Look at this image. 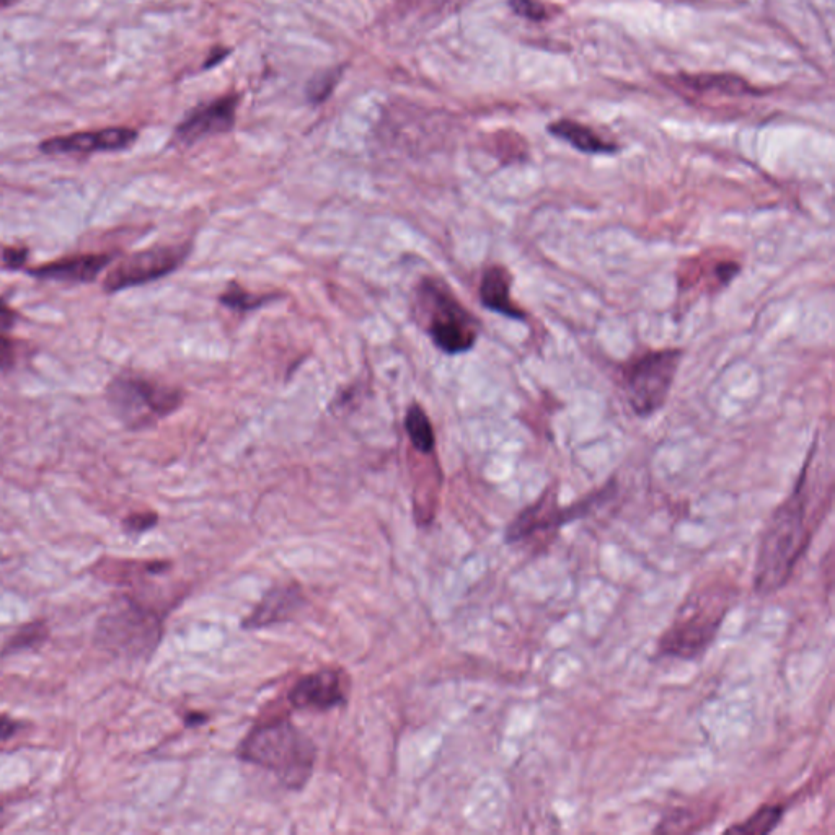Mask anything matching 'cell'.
I'll list each match as a JSON object with an SVG mask.
<instances>
[{"label":"cell","mask_w":835,"mask_h":835,"mask_svg":"<svg viewBox=\"0 0 835 835\" xmlns=\"http://www.w3.org/2000/svg\"><path fill=\"white\" fill-rule=\"evenodd\" d=\"M822 513L824 496L816 498L803 475L795 493L770 517L760 539L754 570L757 593H777L788 583L821 524Z\"/></svg>","instance_id":"6da1fadb"},{"label":"cell","mask_w":835,"mask_h":835,"mask_svg":"<svg viewBox=\"0 0 835 835\" xmlns=\"http://www.w3.org/2000/svg\"><path fill=\"white\" fill-rule=\"evenodd\" d=\"M240 759L270 770L289 788H302L314 770L317 749L291 721L258 726L243 739Z\"/></svg>","instance_id":"7a4b0ae2"},{"label":"cell","mask_w":835,"mask_h":835,"mask_svg":"<svg viewBox=\"0 0 835 835\" xmlns=\"http://www.w3.org/2000/svg\"><path fill=\"white\" fill-rule=\"evenodd\" d=\"M729 607L731 596L725 589L705 588L695 593L659 640V654L676 659L702 656L720 632Z\"/></svg>","instance_id":"3957f363"},{"label":"cell","mask_w":835,"mask_h":835,"mask_svg":"<svg viewBox=\"0 0 835 835\" xmlns=\"http://www.w3.org/2000/svg\"><path fill=\"white\" fill-rule=\"evenodd\" d=\"M416 299L425 317L426 333L436 348L451 356L472 350L478 340L477 319L446 284L436 278H423Z\"/></svg>","instance_id":"277c9868"},{"label":"cell","mask_w":835,"mask_h":835,"mask_svg":"<svg viewBox=\"0 0 835 835\" xmlns=\"http://www.w3.org/2000/svg\"><path fill=\"white\" fill-rule=\"evenodd\" d=\"M108 405L129 429L155 425L182 407L183 394L170 385L141 376L116 377L107 390Z\"/></svg>","instance_id":"5b68a950"},{"label":"cell","mask_w":835,"mask_h":835,"mask_svg":"<svg viewBox=\"0 0 835 835\" xmlns=\"http://www.w3.org/2000/svg\"><path fill=\"white\" fill-rule=\"evenodd\" d=\"M682 351L663 350L645 354L625 371L628 403L638 416H650L668 400Z\"/></svg>","instance_id":"8992f818"},{"label":"cell","mask_w":835,"mask_h":835,"mask_svg":"<svg viewBox=\"0 0 835 835\" xmlns=\"http://www.w3.org/2000/svg\"><path fill=\"white\" fill-rule=\"evenodd\" d=\"M190 250V245L185 243V245L146 248L141 252L133 253L123 258L107 274L103 289L108 294H115V292L126 291V289L165 278L185 263Z\"/></svg>","instance_id":"52a82bcc"},{"label":"cell","mask_w":835,"mask_h":835,"mask_svg":"<svg viewBox=\"0 0 835 835\" xmlns=\"http://www.w3.org/2000/svg\"><path fill=\"white\" fill-rule=\"evenodd\" d=\"M239 102V93H227L213 102L201 103L178 124L175 141L182 146H193L206 137L229 133L234 128Z\"/></svg>","instance_id":"ba28073f"},{"label":"cell","mask_w":835,"mask_h":835,"mask_svg":"<svg viewBox=\"0 0 835 835\" xmlns=\"http://www.w3.org/2000/svg\"><path fill=\"white\" fill-rule=\"evenodd\" d=\"M594 503H596V500L589 498V500L581 501V503L570 506V508H558L553 496H544L542 500L532 504L531 508L524 509L509 524L508 529H506V542L516 544V542L529 539V537L539 534V532L558 529L563 524H568V522L575 521L579 517L586 516L593 508Z\"/></svg>","instance_id":"9c48e42d"},{"label":"cell","mask_w":835,"mask_h":835,"mask_svg":"<svg viewBox=\"0 0 835 835\" xmlns=\"http://www.w3.org/2000/svg\"><path fill=\"white\" fill-rule=\"evenodd\" d=\"M137 141L136 129L105 128L89 133L58 136L41 142L40 151L48 155H87L95 152L124 151Z\"/></svg>","instance_id":"30bf717a"},{"label":"cell","mask_w":835,"mask_h":835,"mask_svg":"<svg viewBox=\"0 0 835 835\" xmlns=\"http://www.w3.org/2000/svg\"><path fill=\"white\" fill-rule=\"evenodd\" d=\"M292 707L301 710H330L346 702L345 687L341 676L332 669L315 672L304 677L289 692Z\"/></svg>","instance_id":"8fae6325"},{"label":"cell","mask_w":835,"mask_h":835,"mask_svg":"<svg viewBox=\"0 0 835 835\" xmlns=\"http://www.w3.org/2000/svg\"><path fill=\"white\" fill-rule=\"evenodd\" d=\"M113 261L107 253H87L76 257L61 258L48 265L28 271L38 279H51L59 283H92Z\"/></svg>","instance_id":"7c38bea8"},{"label":"cell","mask_w":835,"mask_h":835,"mask_svg":"<svg viewBox=\"0 0 835 835\" xmlns=\"http://www.w3.org/2000/svg\"><path fill=\"white\" fill-rule=\"evenodd\" d=\"M305 597L296 586H281L271 589L263 597L253 614L243 622L245 628H263L273 623L288 622L304 606Z\"/></svg>","instance_id":"4fadbf2b"},{"label":"cell","mask_w":835,"mask_h":835,"mask_svg":"<svg viewBox=\"0 0 835 835\" xmlns=\"http://www.w3.org/2000/svg\"><path fill=\"white\" fill-rule=\"evenodd\" d=\"M513 278L503 266H490L480 283V302L483 307L508 319L524 320V310L511 299Z\"/></svg>","instance_id":"5bb4252c"},{"label":"cell","mask_w":835,"mask_h":835,"mask_svg":"<svg viewBox=\"0 0 835 835\" xmlns=\"http://www.w3.org/2000/svg\"><path fill=\"white\" fill-rule=\"evenodd\" d=\"M548 133L570 142L571 146L584 154H614L617 146L597 136L593 129L575 121L562 120L548 126Z\"/></svg>","instance_id":"9a60e30c"},{"label":"cell","mask_w":835,"mask_h":835,"mask_svg":"<svg viewBox=\"0 0 835 835\" xmlns=\"http://www.w3.org/2000/svg\"><path fill=\"white\" fill-rule=\"evenodd\" d=\"M405 429L416 451L425 452V454L434 451L436 447L434 429L426 411L418 403H413L408 408L407 416H405Z\"/></svg>","instance_id":"2e32d148"},{"label":"cell","mask_w":835,"mask_h":835,"mask_svg":"<svg viewBox=\"0 0 835 835\" xmlns=\"http://www.w3.org/2000/svg\"><path fill=\"white\" fill-rule=\"evenodd\" d=\"M279 294H253L242 288L239 283L230 281L226 291L222 292L219 297V302L226 305L227 309L235 310V312H252V310L261 309L265 305L276 302L279 299Z\"/></svg>","instance_id":"e0dca14e"},{"label":"cell","mask_w":835,"mask_h":835,"mask_svg":"<svg viewBox=\"0 0 835 835\" xmlns=\"http://www.w3.org/2000/svg\"><path fill=\"white\" fill-rule=\"evenodd\" d=\"M785 808L783 805H764L757 809L756 813L749 816L746 821L738 826L729 827V834L760 835L770 834L782 821Z\"/></svg>","instance_id":"ac0fdd59"},{"label":"cell","mask_w":835,"mask_h":835,"mask_svg":"<svg viewBox=\"0 0 835 835\" xmlns=\"http://www.w3.org/2000/svg\"><path fill=\"white\" fill-rule=\"evenodd\" d=\"M341 74H343V67H336V69L320 72L319 76L310 80L309 87H307V97H309L310 102H325L335 90Z\"/></svg>","instance_id":"d6986e66"},{"label":"cell","mask_w":835,"mask_h":835,"mask_svg":"<svg viewBox=\"0 0 835 835\" xmlns=\"http://www.w3.org/2000/svg\"><path fill=\"white\" fill-rule=\"evenodd\" d=\"M690 85L699 87V89H720L728 93H746L749 92L746 82L733 77L723 76H705L695 77V80H689Z\"/></svg>","instance_id":"ffe728a7"},{"label":"cell","mask_w":835,"mask_h":835,"mask_svg":"<svg viewBox=\"0 0 835 835\" xmlns=\"http://www.w3.org/2000/svg\"><path fill=\"white\" fill-rule=\"evenodd\" d=\"M509 5L517 15L534 20V22L547 18V9L540 4L539 0H509Z\"/></svg>","instance_id":"44dd1931"},{"label":"cell","mask_w":835,"mask_h":835,"mask_svg":"<svg viewBox=\"0 0 835 835\" xmlns=\"http://www.w3.org/2000/svg\"><path fill=\"white\" fill-rule=\"evenodd\" d=\"M155 524H157V514L154 513L133 514L124 521V526H126L128 532H133V534H142V532L149 531Z\"/></svg>","instance_id":"7402d4cb"},{"label":"cell","mask_w":835,"mask_h":835,"mask_svg":"<svg viewBox=\"0 0 835 835\" xmlns=\"http://www.w3.org/2000/svg\"><path fill=\"white\" fill-rule=\"evenodd\" d=\"M15 363V345L14 341L9 340L7 336L0 335V369L2 371H9L14 367Z\"/></svg>","instance_id":"603a6c76"},{"label":"cell","mask_w":835,"mask_h":835,"mask_svg":"<svg viewBox=\"0 0 835 835\" xmlns=\"http://www.w3.org/2000/svg\"><path fill=\"white\" fill-rule=\"evenodd\" d=\"M17 323V314L4 301H0V335L10 332Z\"/></svg>","instance_id":"cb8c5ba5"},{"label":"cell","mask_w":835,"mask_h":835,"mask_svg":"<svg viewBox=\"0 0 835 835\" xmlns=\"http://www.w3.org/2000/svg\"><path fill=\"white\" fill-rule=\"evenodd\" d=\"M27 248H7L4 252V263L9 268H20L27 261Z\"/></svg>","instance_id":"d4e9b609"},{"label":"cell","mask_w":835,"mask_h":835,"mask_svg":"<svg viewBox=\"0 0 835 835\" xmlns=\"http://www.w3.org/2000/svg\"><path fill=\"white\" fill-rule=\"evenodd\" d=\"M230 54V49L227 48H216L211 51L209 54L208 61L204 62V69H211V67L217 66V64H221L224 59L227 58Z\"/></svg>","instance_id":"484cf974"},{"label":"cell","mask_w":835,"mask_h":835,"mask_svg":"<svg viewBox=\"0 0 835 835\" xmlns=\"http://www.w3.org/2000/svg\"><path fill=\"white\" fill-rule=\"evenodd\" d=\"M15 726L14 721L7 720V718H0V739H9L10 736H14Z\"/></svg>","instance_id":"4316f807"},{"label":"cell","mask_w":835,"mask_h":835,"mask_svg":"<svg viewBox=\"0 0 835 835\" xmlns=\"http://www.w3.org/2000/svg\"><path fill=\"white\" fill-rule=\"evenodd\" d=\"M17 0H0V10L5 9V7H9V5L15 4Z\"/></svg>","instance_id":"83f0119b"}]
</instances>
